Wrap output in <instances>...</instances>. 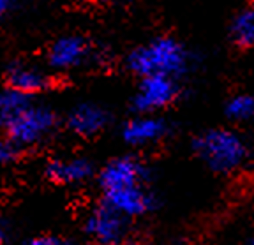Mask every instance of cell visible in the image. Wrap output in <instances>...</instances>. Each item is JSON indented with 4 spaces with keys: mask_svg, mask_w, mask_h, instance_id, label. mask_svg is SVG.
Returning <instances> with one entry per match:
<instances>
[{
    "mask_svg": "<svg viewBox=\"0 0 254 245\" xmlns=\"http://www.w3.org/2000/svg\"><path fill=\"white\" fill-rule=\"evenodd\" d=\"M150 178V168L138 155H117L97 171L101 201L129 221L152 214L157 208V194Z\"/></svg>",
    "mask_w": 254,
    "mask_h": 245,
    "instance_id": "obj_1",
    "label": "cell"
},
{
    "mask_svg": "<svg viewBox=\"0 0 254 245\" xmlns=\"http://www.w3.org/2000/svg\"><path fill=\"white\" fill-rule=\"evenodd\" d=\"M194 53L177 37L157 36L132 48L126 57V67L139 78L168 76L182 79L192 71Z\"/></svg>",
    "mask_w": 254,
    "mask_h": 245,
    "instance_id": "obj_2",
    "label": "cell"
},
{
    "mask_svg": "<svg viewBox=\"0 0 254 245\" xmlns=\"http://www.w3.org/2000/svg\"><path fill=\"white\" fill-rule=\"evenodd\" d=\"M192 152L214 173H233L246 166L251 157L247 139L238 130L212 127L192 138Z\"/></svg>",
    "mask_w": 254,
    "mask_h": 245,
    "instance_id": "obj_3",
    "label": "cell"
},
{
    "mask_svg": "<svg viewBox=\"0 0 254 245\" xmlns=\"http://www.w3.org/2000/svg\"><path fill=\"white\" fill-rule=\"evenodd\" d=\"M2 129L11 141L20 148H32L43 145L59 129V115L48 104H41L36 99L30 101L23 110L14 115Z\"/></svg>",
    "mask_w": 254,
    "mask_h": 245,
    "instance_id": "obj_4",
    "label": "cell"
},
{
    "mask_svg": "<svg viewBox=\"0 0 254 245\" xmlns=\"http://www.w3.org/2000/svg\"><path fill=\"white\" fill-rule=\"evenodd\" d=\"M182 95L179 79L168 76H147L139 78L136 90L131 97V110L136 115H157Z\"/></svg>",
    "mask_w": 254,
    "mask_h": 245,
    "instance_id": "obj_5",
    "label": "cell"
},
{
    "mask_svg": "<svg viewBox=\"0 0 254 245\" xmlns=\"http://www.w3.org/2000/svg\"><path fill=\"white\" fill-rule=\"evenodd\" d=\"M83 231L94 245H126L131 235V221L99 201L88 210Z\"/></svg>",
    "mask_w": 254,
    "mask_h": 245,
    "instance_id": "obj_6",
    "label": "cell"
},
{
    "mask_svg": "<svg viewBox=\"0 0 254 245\" xmlns=\"http://www.w3.org/2000/svg\"><path fill=\"white\" fill-rule=\"evenodd\" d=\"M95 48L90 39L81 34H65L60 36L48 48V65L53 71L67 72L90 63L95 59Z\"/></svg>",
    "mask_w": 254,
    "mask_h": 245,
    "instance_id": "obj_7",
    "label": "cell"
},
{
    "mask_svg": "<svg viewBox=\"0 0 254 245\" xmlns=\"http://www.w3.org/2000/svg\"><path fill=\"white\" fill-rule=\"evenodd\" d=\"M170 130V122L161 115H134L122 123L120 138L132 148H145L166 139Z\"/></svg>",
    "mask_w": 254,
    "mask_h": 245,
    "instance_id": "obj_8",
    "label": "cell"
},
{
    "mask_svg": "<svg viewBox=\"0 0 254 245\" xmlns=\"http://www.w3.org/2000/svg\"><path fill=\"white\" fill-rule=\"evenodd\" d=\"M111 122L110 111L99 103L81 101L65 115V127L79 138H95L108 129Z\"/></svg>",
    "mask_w": 254,
    "mask_h": 245,
    "instance_id": "obj_9",
    "label": "cell"
},
{
    "mask_svg": "<svg viewBox=\"0 0 254 245\" xmlns=\"http://www.w3.org/2000/svg\"><path fill=\"white\" fill-rule=\"evenodd\" d=\"M5 81H7V88L28 97L44 94L53 87L52 76L37 65L27 62H12L5 72Z\"/></svg>",
    "mask_w": 254,
    "mask_h": 245,
    "instance_id": "obj_10",
    "label": "cell"
},
{
    "mask_svg": "<svg viewBox=\"0 0 254 245\" xmlns=\"http://www.w3.org/2000/svg\"><path fill=\"white\" fill-rule=\"evenodd\" d=\"M95 175L94 162L87 157L52 159L44 166V177L57 185H79Z\"/></svg>",
    "mask_w": 254,
    "mask_h": 245,
    "instance_id": "obj_11",
    "label": "cell"
},
{
    "mask_svg": "<svg viewBox=\"0 0 254 245\" xmlns=\"http://www.w3.org/2000/svg\"><path fill=\"white\" fill-rule=\"evenodd\" d=\"M230 41L240 50H254V4L242 7L231 18Z\"/></svg>",
    "mask_w": 254,
    "mask_h": 245,
    "instance_id": "obj_12",
    "label": "cell"
},
{
    "mask_svg": "<svg viewBox=\"0 0 254 245\" xmlns=\"http://www.w3.org/2000/svg\"><path fill=\"white\" fill-rule=\"evenodd\" d=\"M224 115L230 122L246 123L254 120V95L237 94L231 95L224 104Z\"/></svg>",
    "mask_w": 254,
    "mask_h": 245,
    "instance_id": "obj_13",
    "label": "cell"
},
{
    "mask_svg": "<svg viewBox=\"0 0 254 245\" xmlns=\"http://www.w3.org/2000/svg\"><path fill=\"white\" fill-rule=\"evenodd\" d=\"M36 97H28L20 92L5 88L0 92V127H4L9 120L14 115H18L30 101H34Z\"/></svg>",
    "mask_w": 254,
    "mask_h": 245,
    "instance_id": "obj_14",
    "label": "cell"
},
{
    "mask_svg": "<svg viewBox=\"0 0 254 245\" xmlns=\"http://www.w3.org/2000/svg\"><path fill=\"white\" fill-rule=\"evenodd\" d=\"M21 154H23V148H20L14 141H11L7 136L0 138V166H11V164L18 162Z\"/></svg>",
    "mask_w": 254,
    "mask_h": 245,
    "instance_id": "obj_15",
    "label": "cell"
},
{
    "mask_svg": "<svg viewBox=\"0 0 254 245\" xmlns=\"http://www.w3.org/2000/svg\"><path fill=\"white\" fill-rule=\"evenodd\" d=\"M25 245H72L67 238H62L59 235H37V237H32L30 240H27Z\"/></svg>",
    "mask_w": 254,
    "mask_h": 245,
    "instance_id": "obj_16",
    "label": "cell"
},
{
    "mask_svg": "<svg viewBox=\"0 0 254 245\" xmlns=\"http://www.w3.org/2000/svg\"><path fill=\"white\" fill-rule=\"evenodd\" d=\"M11 238H12L11 224H9V221L4 215H0V245H9L11 244Z\"/></svg>",
    "mask_w": 254,
    "mask_h": 245,
    "instance_id": "obj_17",
    "label": "cell"
},
{
    "mask_svg": "<svg viewBox=\"0 0 254 245\" xmlns=\"http://www.w3.org/2000/svg\"><path fill=\"white\" fill-rule=\"evenodd\" d=\"M11 9H12V4L9 2V0H0V18L7 14Z\"/></svg>",
    "mask_w": 254,
    "mask_h": 245,
    "instance_id": "obj_18",
    "label": "cell"
},
{
    "mask_svg": "<svg viewBox=\"0 0 254 245\" xmlns=\"http://www.w3.org/2000/svg\"><path fill=\"white\" fill-rule=\"evenodd\" d=\"M126 245H139V244H134V242H127Z\"/></svg>",
    "mask_w": 254,
    "mask_h": 245,
    "instance_id": "obj_19",
    "label": "cell"
}]
</instances>
